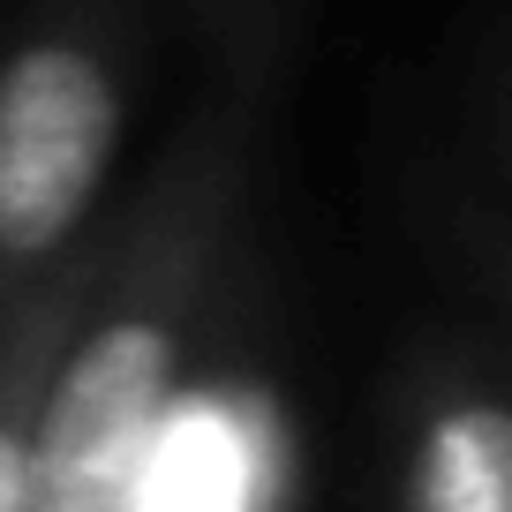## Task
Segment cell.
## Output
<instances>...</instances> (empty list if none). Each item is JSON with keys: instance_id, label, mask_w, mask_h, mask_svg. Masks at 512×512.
<instances>
[{"instance_id": "obj_1", "label": "cell", "mask_w": 512, "mask_h": 512, "mask_svg": "<svg viewBox=\"0 0 512 512\" xmlns=\"http://www.w3.org/2000/svg\"><path fill=\"white\" fill-rule=\"evenodd\" d=\"M121 144L113 68L76 38L0 61V264H46L106 189Z\"/></svg>"}, {"instance_id": "obj_2", "label": "cell", "mask_w": 512, "mask_h": 512, "mask_svg": "<svg viewBox=\"0 0 512 512\" xmlns=\"http://www.w3.org/2000/svg\"><path fill=\"white\" fill-rule=\"evenodd\" d=\"M181 384L166 317H106L76 339L31 407V512H106L151 460Z\"/></svg>"}, {"instance_id": "obj_3", "label": "cell", "mask_w": 512, "mask_h": 512, "mask_svg": "<svg viewBox=\"0 0 512 512\" xmlns=\"http://www.w3.org/2000/svg\"><path fill=\"white\" fill-rule=\"evenodd\" d=\"M415 512H512V415L452 407L415 460Z\"/></svg>"}, {"instance_id": "obj_4", "label": "cell", "mask_w": 512, "mask_h": 512, "mask_svg": "<svg viewBox=\"0 0 512 512\" xmlns=\"http://www.w3.org/2000/svg\"><path fill=\"white\" fill-rule=\"evenodd\" d=\"M0 512H31V407H23V377H0Z\"/></svg>"}]
</instances>
